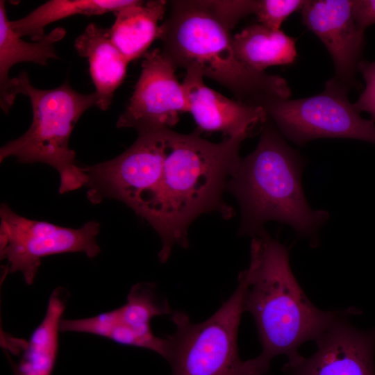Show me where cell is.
Returning a JSON list of instances; mask_svg holds the SVG:
<instances>
[{
	"label": "cell",
	"instance_id": "cell-11",
	"mask_svg": "<svg viewBox=\"0 0 375 375\" xmlns=\"http://www.w3.org/2000/svg\"><path fill=\"white\" fill-rule=\"evenodd\" d=\"M172 313L153 283H138L131 288L123 306L90 317L62 319L60 331L97 335L120 344L151 350L166 359L167 339L156 336L150 324L155 317Z\"/></svg>",
	"mask_w": 375,
	"mask_h": 375
},
{
	"label": "cell",
	"instance_id": "cell-17",
	"mask_svg": "<svg viewBox=\"0 0 375 375\" xmlns=\"http://www.w3.org/2000/svg\"><path fill=\"white\" fill-rule=\"evenodd\" d=\"M167 5L165 0H137L115 12L116 19L108 29L109 36L128 62L144 56L158 38V22L164 17Z\"/></svg>",
	"mask_w": 375,
	"mask_h": 375
},
{
	"label": "cell",
	"instance_id": "cell-19",
	"mask_svg": "<svg viewBox=\"0 0 375 375\" xmlns=\"http://www.w3.org/2000/svg\"><path fill=\"white\" fill-rule=\"evenodd\" d=\"M233 46L239 60L259 72H265L271 66L291 65L297 57L295 38L259 23L235 34Z\"/></svg>",
	"mask_w": 375,
	"mask_h": 375
},
{
	"label": "cell",
	"instance_id": "cell-21",
	"mask_svg": "<svg viewBox=\"0 0 375 375\" xmlns=\"http://www.w3.org/2000/svg\"><path fill=\"white\" fill-rule=\"evenodd\" d=\"M306 0H259L255 14L258 23L272 29L280 30L282 23L293 12L301 10Z\"/></svg>",
	"mask_w": 375,
	"mask_h": 375
},
{
	"label": "cell",
	"instance_id": "cell-14",
	"mask_svg": "<svg viewBox=\"0 0 375 375\" xmlns=\"http://www.w3.org/2000/svg\"><path fill=\"white\" fill-rule=\"evenodd\" d=\"M190 112L199 132H219L224 138H248L257 124L268 115L262 106L228 99L208 88L203 76L186 70L182 83Z\"/></svg>",
	"mask_w": 375,
	"mask_h": 375
},
{
	"label": "cell",
	"instance_id": "cell-6",
	"mask_svg": "<svg viewBox=\"0 0 375 375\" xmlns=\"http://www.w3.org/2000/svg\"><path fill=\"white\" fill-rule=\"evenodd\" d=\"M245 286H238L208 319L193 323L180 311L172 314L175 332L167 338L166 360L172 375H264L269 368L259 356L242 360L238 349V332L244 312Z\"/></svg>",
	"mask_w": 375,
	"mask_h": 375
},
{
	"label": "cell",
	"instance_id": "cell-13",
	"mask_svg": "<svg viewBox=\"0 0 375 375\" xmlns=\"http://www.w3.org/2000/svg\"><path fill=\"white\" fill-rule=\"evenodd\" d=\"M354 0H308L301 8L303 24L323 42L335 67L332 78L350 90L356 87V72L361 60L364 32L353 15Z\"/></svg>",
	"mask_w": 375,
	"mask_h": 375
},
{
	"label": "cell",
	"instance_id": "cell-16",
	"mask_svg": "<svg viewBox=\"0 0 375 375\" xmlns=\"http://www.w3.org/2000/svg\"><path fill=\"white\" fill-rule=\"evenodd\" d=\"M62 27H56L40 40L28 42L12 30L5 9V1H0V104L8 113L17 95L15 78L9 77L10 68L22 62L47 65L49 59H58L55 44L65 35Z\"/></svg>",
	"mask_w": 375,
	"mask_h": 375
},
{
	"label": "cell",
	"instance_id": "cell-4",
	"mask_svg": "<svg viewBox=\"0 0 375 375\" xmlns=\"http://www.w3.org/2000/svg\"><path fill=\"white\" fill-rule=\"evenodd\" d=\"M303 166L300 154L268 117L256 149L241 159L227 183L240 207V234L253 238L266 231V222L277 221L317 242L328 213L310 207L301 185Z\"/></svg>",
	"mask_w": 375,
	"mask_h": 375
},
{
	"label": "cell",
	"instance_id": "cell-9",
	"mask_svg": "<svg viewBox=\"0 0 375 375\" xmlns=\"http://www.w3.org/2000/svg\"><path fill=\"white\" fill-rule=\"evenodd\" d=\"M0 217L1 258L7 261V272L22 273L26 284L33 283L44 257L81 252L92 258L101 251L95 221L67 228L22 217L6 203L1 206Z\"/></svg>",
	"mask_w": 375,
	"mask_h": 375
},
{
	"label": "cell",
	"instance_id": "cell-15",
	"mask_svg": "<svg viewBox=\"0 0 375 375\" xmlns=\"http://www.w3.org/2000/svg\"><path fill=\"white\" fill-rule=\"evenodd\" d=\"M78 55L87 58L92 80L96 89L97 106L108 110L117 88L123 82L128 61L112 42L108 29L90 23L76 39Z\"/></svg>",
	"mask_w": 375,
	"mask_h": 375
},
{
	"label": "cell",
	"instance_id": "cell-8",
	"mask_svg": "<svg viewBox=\"0 0 375 375\" xmlns=\"http://www.w3.org/2000/svg\"><path fill=\"white\" fill-rule=\"evenodd\" d=\"M170 131L140 133L135 142L115 158L81 167L90 202L117 199L138 215L161 179Z\"/></svg>",
	"mask_w": 375,
	"mask_h": 375
},
{
	"label": "cell",
	"instance_id": "cell-20",
	"mask_svg": "<svg viewBox=\"0 0 375 375\" xmlns=\"http://www.w3.org/2000/svg\"><path fill=\"white\" fill-rule=\"evenodd\" d=\"M136 0H51L19 19L10 21L14 32L19 37L28 35L37 42L44 35L47 25L76 15H99L118 12L135 3Z\"/></svg>",
	"mask_w": 375,
	"mask_h": 375
},
{
	"label": "cell",
	"instance_id": "cell-2",
	"mask_svg": "<svg viewBox=\"0 0 375 375\" xmlns=\"http://www.w3.org/2000/svg\"><path fill=\"white\" fill-rule=\"evenodd\" d=\"M238 278L245 286L244 311L253 317L262 344L259 356L269 365L279 355L298 360L299 347L315 341L341 312L309 300L291 269L288 248L267 231L252 238L249 265Z\"/></svg>",
	"mask_w": 375,
	"mask_h": 375
},
{
	"label": "cell",
	"instance_id": "cell-10",
	"mask_svg": "<svg viewBox=\"0 0 375 375\" xmlns=\"http://www.w3.org/2000/svg\"><path fill=\"white\" fill-rule=\"evenodd\" d=\"M142 70L117 128H132L138 133L170 129L180 115L189 112V105L176 67L161 49L147 52Z\"/></svg>",
	"mask_w": 375,
	"mask_h": 375
},
{
	"label": "cell",
	"instance_id": "cell-12",
	"mask_svg": "<svg viewBox=\"0 0 375 375\" xmlns=\"http://www.w3.org/2000/svg\"><path fill=\"white\" fill-rule=\"evenodd\" d=\"M355 310L341 311L315 340L316 351L283 367L285 375H375V328L361 331L349 322Z\"/></svg>",
	"mask_w": 375,
	"mask_h": 375
},
{
	"label": "cell",
	"instance_id": "cell-18",
	"mask_svg": "<svg viewBox=\"0 0 375 375\" xmlns=\"http://www.w3.org/2000/svg\"><path fill=\"white\" fill-rule=\"evenodd\" d=\"M67 293L62 288L51 293L45 315L25 344L19 362L14 365L15 375H51L59 346V333Z\"/></svg>",
	"mask_w": 375,
	"mask_h": 375
},
{
	"label": "cell",
	"instance_id": "cell-7",
	"mask_svg": "<svg viewBox=\"0 0 375 375\" xmlns=\"http://www.w3.org/2000/svg\"><path fill=\"white\" fill-rule=\"evenodd\" d=\"M349 89L333 78L309 97H269L260 104L281 133L298 145L324 138H349L375 144V124L362 118L348 99Z\"/></svg>",
	"mask_w": 375,
	"mask_h": 375
},
{
	"label": "cell",
	"instance_id": "cell-23",
	"mask_svg": "<svg viewBox=\"0 0 375 375\" xmlns=\"http://www.w3.org/2000/svg\"><path fill=\"white\" fill-rule=\"evenodd\" d=\"M353 15L360 31L375 24V0H354Z\"/></svg>",
	"mask_w": 375,
	"mask_h": 375
},
{
	"label": "cell",
	"instance_id": "cell-3",
	"mask_svg": "<svg viewBox=\"0 0 375 375\" xmlns=\"http://www.w3.org/2000/svg\"><path fill=\"white\" fill-rule=\"evenodd\" d=\"M160 25L162 53L177 67L194 69L228 89L243 103L259 106L265 99H289L287 81L254 71L238 58L231 30L235 25L217 1H171Z\"/></svg>",
	"mask_w": 375,
	"mask_h": 375
},
{
	"label": "cell",
	"instance_id": "cell-22",
	"mask_svg": "<svg viewBox=\"0 0 375 375\" xmlns=\"http://www.w3.org/2000/svg\"><path fill=\"white\" fill-rule=\"evenodd\" d=\"M358 69L362 74L365 88L353 106L359 113L368 112L375 122V61L361 60Z\"/></svg>",
	"mask_w": 375,
	"mask_h": 375
},
{
	"label": "cell",
	"instance_id": "cell-1",
	"mask_svg": "<svg viewBox=\"0 0 375 375\" xmlns=\"http://www.w3.org/2000/svg\"><path fill=\"white\" fill-rule=\"evenodd\" d=\"M170 131L169 148L161 179L138 214L157 232L165 262L175 245L188 247V228L200 215L216 212L230 219L233 209L223 194L241 158L244 138H224L218 143Z\"/></svg>",
	"mask_w": 375,
	"mask_h": 375
},
{
	"label": "cell",
	"instance_id": "cell-5",
	"mask_svg": "<svg viewBox=\"0 0 375 375\" xmlns=\"http://www.w3.org/2000/svg\"><path fill=\"white\" fill-rule=\"evenodd\" d=\"M16 79L17 94L28 97L33 111L29 128L0 149V161L14 156L19 162H42L59 174V192L64 194L85 186L86 176L75 163L76 153L69 146L73 128L85 111L96 105V92L81 94L68 81L51 90L34 88L25 71Z\"/></svg>",
	"mask_w": 375,
	"mask_h": 375
}]
</instances>
